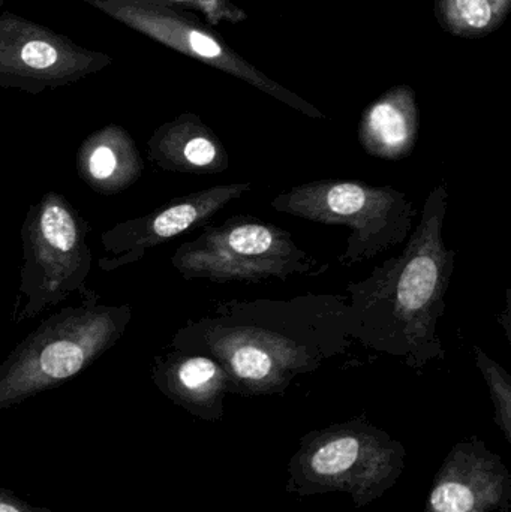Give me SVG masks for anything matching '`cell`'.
<instances>
[{
    "label": "cell",
    "mask_w": 511,
    "mask_h": 512,
    "mask_svg": "<svg viewBox=\"0 0 511 512\" xmlns=\"http://www.w3.org/2000/svg\"><path fill=\"white\" fill-rule=\"evenodd\" d=\"M354 321L344 294L296 295L288 300H228L189 319L168 348L198 352L221 364L230 394H284L353 342Z\"/></svg>",
    "instance_id": "6da1fadb"
},
{
    "label": "cell",
    "mask_w": 511,
    "mask_h": 512,
    "mask_svg": "<svg viewBox=\"0 0 511 512\" xmlns=\"http://www.w3.org/2000/svg\"><path fill=\"white\" fill-rule=\"evenodd\" d=\"M447 209L449 192L446 185H437L426 197L404 251L375 267L366 279L345 286L354 340L419 372L446 358L438 325L446 312L456 259L444 242Z\"/></svg>",
    "instance_id": "7a4b0ae2"
},
{
    "label": "cell",
    "mask_w": 511,
    "mask_h": 512,
    "mask_svg": "<svg viewBox=\"0 0 511 512\" xmlns=\"http://www.w3.org/2000/svg\"><path fill=\"white\" fill-rule=\"evenodd\" d=\"M131 321L129 304L104 303L93 289L51 313L0 363V411L77 378L122 340Z\"/></svg>",
    "instance_id": "3957f363"
},
{
    "label": "cell",
    "mask_w": 511,
    "mask_h": 512,
    "mask_svg": "<svg viewBox=\"0 0 511 512\" xmlns=\"http://www.w3.org/2000/svg\"><path fill=\"white\" fill-rule=\"evenodd\" d=\"M405 460L404 444L360 415L300 438L285 492L300 498L345 493L356 508L368 507L395 487Z\"/></svg>",
    "instance_id": "277c9868"
},
{
    "label": "cell",
    "mask_w": 511,
    "mask_h": 512,
    "mask_svg": "<svg viewBox=\"0 0 511 512\" xmlns=\"http://www.w3.org/2000/svg\"><path fill=\"white\" fill-rule=\"evenodd\" d=\"M270 206L303 221L347 227V248L338 256L344 267H353L404 245L419 216V210L405 192L360 180L302 183L276 195Z\"/></svg>",
    "instance_id": "5b68a950"
},
{
    "label": "cell",
    "mask_w": 511,
    "mask_h": 512,
    "mask_svg": "<svg viewBox=\"0 0 511 512\" xmlns=\"http://www.w3.org/2000/svg\"><path fill=\"white\" fill-rule=\"evenodd\" d=\"M89 233L86 219L59 192H45L29 207L20 230L23 258L12 312L15 324L89 289L93 264Z\"/></svg>",
    "instance_id": "8992f818"
},
{
    "label": "cell",
    "mask_w": 511,
    "mask_h": 512,
    "mask_svg": "<svg viewBox=\"0 0 511 512\" xmlns=\"http://www.w3.org/2000/svg\"><path fill=\"white\" fill-rule=\"evenodd\" d=\"M171 265L185 280L213 283L285 282L329 268L299 248L288 231L249 215L201 228L197 239L174 251Z\"/></svg>",
    "instance_id": "52a82bcc"
},
{
    "label": "cell",
    "mask_w": 511,
    "mask_h": 512,
    "mask_svg": "<svg viewBox=\"0 0 511 512\" xmlns=\"http://www.w3.org/2000/svg\"><path fill=\"white\" fill-rule=\"evenodd\" d=\"M117 23L171 48L189 59L239 78L243 83L272 96L287 107L311 117L326 119L323 113L297 93L267 77L261 69L237 53L219 33L183 9L155 3L111 2L95 6Z\"/></svg>",
    "instance_id": "ba28073f"
},
{
    "label": "cell",
    "mask_w": 511,
    "mask_h": 512,
    "mask_svg": "<svg viewBox=\"0 0 511 512\" xmlns=\"http://www.w3.org/2000/svg\"><path fill=\"white\" fill-rule=\"evenodd\" d=\"M113 65V57L90 50L44 24L0 12V89L41 95L78 83Z\"/></svg>",
    "instance_id": "9c48e42d"
},
{
    "label": "cell",
    "mask_w": 511,
    "mask_h": 512,
    "mask_svg": "<svg viewBox=\"0 0 511 512\" xmlns=\"http://www.w3.org/2000/svg\"><path fill=\"white\" fill-rule=\"evenodd\" d=\"M251 191L252 183L216 185L173 198L140 218L119 222L102 233L104 254L98 259L99 270L111 273L137 264L152 249L212 224L216 213Z\"/></svg>",
    "instance_id": "30bf717a"
},
{
    "label": "cell",
    "mask_w": 511,
    "mask_h": 512,
    "mask_svg": "<svg viewBox=\"0 0 511 512\" xmlns=\"http://www.w3.org/2000/svg\"><path fill=\"white\" fill-rule=\"evenodd\" d=\"M511 475L504 460L479 436L453 445L435 474L425 512L510 510Z\"/></svg>",
    "instance_id": "8fae6325"
},
{
    "label": "cell",
    "mask_w": 511,
    "mask_h": 512,
    "mask_svg": "<svg viewBox=\"0 0 511 512\" xmlns=\"http://www.w3.org/2000/svg\"><path fill=\"white\" fill-rule=\"evenodd\" d=\"M150 378L168 400L192 417L210 423L224 418L228 376L213 358L168 348L153 358Z\"/></svg>",
    "instance_id": "7c38bea8"
},
{
    "label": "cell",
    "mask_w": 511,
    "mask_h": 512,
    "mask_svg": "<svg viewBox=\"0 0 511 512\" xmlns=\"http://www.w3.org/2000/svg\"><path fill=\"white\" fill-rule=\"evenodd\" d=\"M147 159L167 173L216 176L230 167L224 143L194 113L162 123L147 141Z\"/></svg>",
    "instance_id": "4fadbf2b"
},
{
    "label": "cell",
    "mask_w": 511,
    "mask_h": 512,
    "mask_svg": "<svg viewBox=\"0 0 511 512\" xmlns=\"http://www.w3.org/2000/svg\"><path fill=\"white\" fill-rule=\"evenodd\" d=\"M81 182L105 197L122 194L144 173V159L123 126L108 123L84 138L75 155Z\"/></svg>",
    "instance_id": "5bb4252c"
},
{
    "label": "cell",
    "mask_w": 511,
    "mask_h": 512,
    "mask_svg": "<svg viewBox=\"0 0 511 512\" xmlns=\"http://www.w3.org/2000/svg\"><path fill=\"white\" fill-rule=\"evenodd\" d=\"M419 132L416 92L408 84H398L365 108L357 138L372 158L402 161L416 149Z\"/></svg>",
    "instance_id": "9a60e30c"
},
{
    "label": "cell",
    "mask_w": 511,
    "mask_h": 512,
    "mask_svg": "<svg viewBox=\"0 0 511 512\" xmlns=\"http://www.w3.org/2000/svg\"><path fill=\"white\" fill-rule=\"evenodd\" d=\"M511 0H435L438 24L459 38L477 39L491 35L509 17Z\"/></svg>",
    "instance_id": "2e32d148"
},
{
    "label": "cell",
    "mask_w": 511,
    "mask_h": 512,
    "mask_svg": "<svg viewBox=\"0 0 511 512\" xmlns=\"http://www.w3.org/2000/svg\"><path fill=\"white\" fill-rule=\"evenodd\" d=\"M477 369L482 373L492 403H494V418L498 429L506 441L511 444V376L500 363L489 357L480 346H474Z\"/></svg>",
    "instance_id": "e0dca14e"
},
{
    "label": "cell",
    "mask_w": 511,
    "mask_h": 512,
    "mask_svg": "<svg viewBox=\"0 0 511 512\" xmlns=\"http://www.w3.org/2000/svg\"><path fill=\"white\" fill-rule=\"evenodd\" d=\"M75 2L87 3L93 8L101 3L140 2L173 6V8L183 9V11L192 9V11L200 12L206 18L207 23L212 26L222 23L237 24L248 20V14L245 9L237 5L236 0H75Z\"/></svg>",
    "instance_id": "ac0fdd59"
},
{
    "label": "cell",
    "mask_w": 511,
    "mask_h": 512,
    "mask_svg": "<svg viewBox=\"0 0 511 512\" xmlns=\"http://www.w3.org/2000/svg\"><path fill=\"white\" fill-rule=\"evenodd\" d=\"M0 512H53L48 508L33 507L29 502L17 498L14 493L0 487Z\"/></svg>",
    "instance_id": "d6986e66"
},
{
    "label": "cell",
    "mask_w": 511,
    "mask_h": 512,
    "mask_svg": "<svg viewBox=\"0 0 511 512\" xmlns=\"http://www.w3.org/2000/svg\"><path fill=\"white\" fill-rule=\"evenodd\" d=\"M510 295H511V289H507V295H506V307H504L503 312L500 313V318H498V321H500V324L503 325L504 331H506L507 339H511L510 337Z\"/></svg>",
    "instance_id": "ffe728a7"
},
{
    "label": "cell",
    "mask_w": 511,
    "mask_h": 512,
    "mask_svg": "<svg viewBox=\"0 0 511 512\" xmlns=\"http://www.w3.org/2000/svg\"><path fill=\"white\" fill-rule=\"evenodd\" d=\"M501 512H510V510H504V511H501Z\"/></svg>",
    "instance_id": "44dd1931"
}]
</instances>
